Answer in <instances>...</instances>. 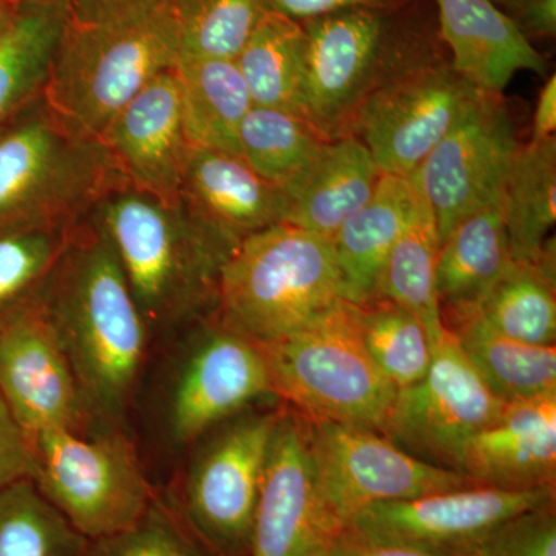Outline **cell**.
<instances>
[{
  "instance_id": "74e56055",
  "label": "cell",
  "mask_w": 556,
  "mask_h": 556,
  "mask_svg": "<svg viewBox=\"0 0 556 556\" xmlns=\"http://www.w3.org/2000/svg\"><path fill=\"white\" fill-rule=\"evenodd\" d=\"M475 556H556L555 501L508 519Z\"/></svg>"
},
{
  "instance_id": "30bf717a",
  "label": "cell",
  "mask_w": 556,
  "mask_h": 556,
  "mask_svg": "<svg viewBox=\"0 0 556 556\" xmlns=\"http://www.w3.org/2000/svg\"><path fill=\"white\" fill-rule=\"evenodd\" d=\"M303 419L318 493L340 530L371 504L475 485L466 475L412 455L378 430Z\"/></svg>"
},
{
  "instance_id": "8992f818",
  "label": "cell",
  "mask_w": 556,
  "mask_h": 556,
  "mask_svg": "<svg viewBox=\"0 0 556 556\" xmlns=\"http://www.w3.org/2000/svg\"><path fill=\"white\" fill-rule=\"evenodd\" d=\"M274 396L308 419L382 430L397 388L369 356L357 305L340 299L288 338L257 345Z\"/></svg>"
},
{
  "instance_id": "83f0119b",
  "label": "cell",
  "mask_w": 556,
  "mask_h": 556,
  "mask_svg": "<svg viewBox=\"0 0 556 556\" xmlns=\"http://www.w3.org/2000/svg\"><path fill=\"white\" fill-rule=\"evenodd\" d=\"M236 62L252 104L305 116L306 35L302 22L268 11Z\"/></svg>"
},
{
  "instance_id": "7402d4cb",
  "label": "cell",
  "mask_w": 556,
  "mask_h": 556,
  "mask_svg": "<svg viewBox=\"0 0 556 556\" xmlns=\"http://www.w3.org/2000/svg\"><path fill=\"white\" fill-rule=\"evenodd\" d=\"M380 177L382 172L356 135L331 139L305 169L281 186L283 223L332 240L371 199Z\"/></svg>"
},
{
  "instance_id": "5bb4252c",
  "label": "cell",
  "mask_w": 556,
  "mask_h": 556,
  "mask_svg": "<svg viewBox=\"0 0 556 556\" xmlns=\"http://www.w3.org/2000/svg\"><path fill=\"white\" fill-rule=\"evenodd\" d=\"M519 149L500 94H482L466 118L431 150L413 175L444 240L460 219L503 204Z\"/></svg>"
},
{
  "instance_id": "d6a6232c",
  "label": "cell",
  "mask_w": 556,
  "mask_h": 556,
  "mask_svg": "<svg viewBox=\"0 0 556 556\" xmlns=\"http://www.w3.org/2000/svg\"><path fill=\"white\" fill-rule=\"evenodd\" d=\"M87 544L33 479L0 490V556H83Z\"/></svg>"
},
{
  "instance_id": "8fae6325",
  "label": "cell",
  "mask_w": 556,
  "mask_h": 556,
  "mask_svg": "<svg viewBox=\"0 0 556 556\" xmlns=\"http://www.w3.org/2000/svg\"><path fill=\"white\" fill-rule=\"evenodd\" d=\"M506 404L486 386L447 328L433 343L426 376L397 390L380 433L420 459L456 470L468 439Z\"/></svg>"
},
{
  "instance_id": "6da1fadb",
  "label": "cell",
  "mask_w": 556,
  "mask_h": 556,
  "mask_svg": "<svg viewBox=\"0 0 556 556\" xmlns=\"http://www.w3.org/2000/svg\"><path fill=\"white\" fill-rule=\"evenodd\" d=\"M39 303L94 424L130 431L153 340L91 214L73 230Z\"/></svg>"
},
{
  "instance_id": "60d3db41",
  "label": "cell",
  "mask_w": 556,
  "mask_h": 556,
  "mask_svg": "<svg viewBox=\"0 0 556 556\" xmlns=\"http://www.w3.org/2000/svg\"><path fill=\"white\" fill-rule=\"evenodd\" d=\"M324 556H456L431 554L401 544L382 543V541L368 540L357 535L351 530H343L329 544Z\"/></svg>"
},
{
  "instance_id": "ee69618b",
  "label": "cell",
  "mask_w": 556,
  "mask_h": 556,
  "mask_svg": "<svg viewBox=\"0 0 556 556\" xmlns=\"http://www.w3.org/2000/svg\"><path fill=\"white\" fill-rule=\"evenodd\" d=\"M159 2H164V0H70V5H72L73 20L89 21L113 13V11Z\"/></svg>"
},
{
  "instance_id": "52a82bcc",
  "label": "cell",
  "mask_w": 556,
  "mask_h": 556,
  "mask_svg": "<svg viewBox=\"0 0 556 556\" xmlns=\"http://www.w3.org/2000/svg\"><path fill=\"white\" fill-rule=\"evenodd\" d=\"M283 408L268 402L252 405L185 453V468L167 495L215 556H249L270 442Z\"/></svg>"
},
{
  "instance_id": "2e32d148",
  "label": "cell",
  "mask_w": 556,
  "mask_h": 556,
  "mask_svg": "<svg viewBox=\"0 0 556 556\" xmlns=\"http://www.w3.org/2000/svg\"><path fill=\"white\" fill-rule=\"evenodd\" d=\"M340 532L318 493L305 419L285 407L270 442L249 556H324Z\"/></svg>"
},
{
  "instance_id": "9a60e30c",
  "label": "cell",
  "mask_w": 556,
  "mask_h": 556,
  "mask_svg": "<svg viewBox=\"0 0 556 556\" xmlns=\"http://www.w3.org/2000/svg\"><path fill=\"white\" fill-rule=\"evenodd\" d=\"M0 394L30 442L47 430H100L39 298L0 327Z\"/></svg>"
},
{
  "instance_id": "1f68e13d",
  "label": "cell",
  "mask_w": 556,
  "mask_h": 556,
  "mask_svg": "<svg viewBox=\"0 0 556 556\" xmlns=\"http://www.w3.org/2000/svg\"><path fill=\"white\" fill-rule=\"evenodd\" d=\"M328 141L331 138L305 116L258 105H252L239 130L241 159L280 188L305 169Z\"/></svg>"
},
{
  "instance_id": "8d00e7d4",
  "label": "cell",
  "mask_w": 556,
  "mask_h": 556,
  "mask_svg": "<svg viewBox=\"0 0 556 556\" xmlns=\"http://www.w3.org/2000/svg\"><path fill=\"white\" fill-rule=\"evenodd\" d=\"M83 556H215L186 525L167 492L123 532L89 541Z\"/></svg>"
},
{
  "instance_id": "bcb514c9",
  "label": "cell",
  "mask_w": 556,
  "mask_h": 556,
  "mask_svg": "<svg viewBox=\"0 0 556 556\" xmlns=\"http://www.w3.org/2000/svg\"><path fill=\"white\" fill-rule=\"evenodd\" d=\"M16 2H22V0H16Z\"/></svg>"
},
{
  "instance_id": "e575fe53",
  "label": "cell",
  "mask_w": 556,
  "mask_h": 556,
  "mask_svg": "<svg viewBox=\"0 0 556 556\" xmlns=\"http://www.w3.org/2000/svg\"><path fill=\"white\" fill-rule=\"evenodd\" d=\"M179 56L233 60L260 20L265 0H169Z\"/></svg>"
},
{
  "instance_id": "4fadbf2b",
  "label": "cell",
  "mask_w": 556,
  "mask_h": 556,
  "mask_svg": "<svg viewBox=\"0 0 556 556\" xmlns=\"http://www.w3.org/2000/svg\"><path fill=\"white\" fill-rule=\"evenodd\" d=\"M555 501V490L468 485L362 508L346 529L368 540L431 554L475 556L489 536L519 514Z\"/></svg>"
},
{
  "instance_id": "d6986e66",
  "label": "cell",
  "mask_w": 556,
  "mask_h": 556,
  "mask_svg": "<svg viewBox=\"0 0 556 556\" xmlns=\"http://www.w3.org/2000/svg\"><path fill=\"white\" fill-rule=\"evenodd\" d=\"M456 471L475 485L555 490L556 393L507 402L460 450Z\"/></svg>"
},
{
  "instance_id": "ffe728a7",
  "label": "cell",
  "mask_w": 556,
  "mask_h": 556,
  "mask_svg": "<svg viewBox=\"0 0 556 556\" xmlns=\"http://www.w3.org/2000/svg\"><path fill=\"white\" fill-rule=\"evenodd\" d=\"M181 201L233 243L285 219L280 186L263 178L241 156L222 150L190 146Z\"/></svg>"
},
{
  "instance_id": "7a4b0ae2",
  "label": "cell",
  "mask_w": 556,
  "mask_h": 556,
  "mask_svg": "<svg viewBox=\"0 0 556 556\" xmlns=\"http://www.w3.org/2000/svg\"><path fill=\"white\" fill-rule=\"evenodd\" d=\"M91 217L118 257L152 340L214 314L223 265L239 243L181 200L169 203L129 185L109 192Z\"/></svg>"
},
{
  "instance_id": "277c9868",
  "label": "cell",
  "mask_w": 556,
  "mask_h": 556,
  "mask_svg": "<svg viewBox=\"0 0 556 556\" xmlns=\"http://www.w3.org/2000/svg\"><path fill=\"white\" fill-rule=\"evenodd\" d=\"M179 58L169 0L70 21L46 100L73 129L101 139L121 110Z\"/></svg>"
},
{
  "instance_id": "f35d334b",
  "label": "cell",
  "mask_w": 556,
  "mask_h": 556,
  "mask_svg": "<svg viewBox=\"0 0 556 556\" xmlns=\"http://www.w3.org/2000/svg\"><path fill=\"white\" fill-rule=\"evenodd\" d=\"M35 477L30 441L0 394V490Z\"/></svg>"
},
{
  "instance_id": "f546056e",
  "label": "cell",
  "mask_w": 556,
  "mask_h": 556,
  "mask_svg": "<svg viewBox=\"0 0 556 556\" xmlns=\"http://www.w3.org/2000/svg\"><path fill=\"white\" fill-rule=\"evenodd\" d=\"M508 243L515 260H536L556 222V138L519 146L503 200Z\"/></svg>"
},
{
  "instance_id": "d590c367",
  "label": "cell",
  "mask_w": 556,
  "mask_h": 556,
  "mask_svg": "<svg viewBox=\"0 0 556 556\" xmlns=\"http://www.w3.org/2000/svg\"><path fill=\"white\" fill-rule=\"evenodd\" d=\"M76 226L0 236V327L39 298Z\"/></svg>"
},
{
  "instance_id": "9c48e42d",
  "label": "cell",
  "mask_w": 556,
  "mask_h": 556,
  "mask_svg": "<svg viewBox=\"0 0 556 556\" xmlns=\"http://www.w3.org/2000/svg\"><path fill=\"white\" fill-rule=\"evenodd\" d=\"M30 444L40 495L87 541L129 529L159 495L130 431L47 430Z\"/></svg>"
},
{
  "instance_id": "e0dca14e",
  "label": "cell",
  "mask_w": 556,
  "mask_h": 556,
  "mask_svg": "<svg viewBox=\"0 0 556 556\" xmlns=\"http://www.w3.org/2000/svg\"><path fill=\"white\" fill-rule=\"evenodd\" d=\"M302 25L306 119L328 138L343 137L368 98L386 46V20L380 10L354 9Z\"/></svg>"
},
{
  "instance_id": "7c38bea8",
  "label": "cell",
  "mask_w": 556,
  "mask_h": 556,
  "mask_svg": "<svg viewBox=\"0 0 556 556\" xmlns=\"http://www.w3.org/2000/svg\"><path fill=\"white\" fill-rule=\"evenodd\" d=\"M485 91L452 67H422L371 91L354 118L382 174L409 178Z\"/></svg>"
},
{
  "instance_id": "3957f363",
  "label": "cell",
  "mask_w": 556,
  "mask_h": 556,
  "mask_svg": "<svg viewBox=\"0 0 556 556\" xmlns=\"http://www.w3.org/2000/svg\"><path fill=\"white\" fill-rule=\"evenodd\" d=\"M124 185L104 142L73 129L43 93L0 124V236L73 228Z\"/></svg>"
},
{
  "instance_id": "ba28073f",
  "label": "cell",
  "mask_w": 556,
  "mask_h": 556,
  "mask_svg": "<svg viewBox=\"0 0 556 556\" xmlns=\"http://www.w3.org/2000/svg\"><path fill=\"white\" fill-rule=\"evenodd\" d=\"M175 334L153 409L163 447L185 455L223 420L276 396L260 348L212 314Z\"/></svg>"
},
{
  "instance_id": "44dd1931",
  "label": "cell",
  "mask_w": 556,
  "mask_h": 556,
  "mask_svg": "<svg viewBox=\"0 0 556 556\" xmlns=\"http://www.w3.org/2000/svg\"><path fill=\"white\" fill-rule=\"evenodd\" d=\"M437 2L441 36L453 53L452 68L479 90L501 97L522 70L546 75V60L493 0Z\"/></svg>"
},
{
  "instance_id": "603a6c76",
  "label": "cell",
  "mask_w": 556,
  "mask_h": 556,
  "mask_svg": "<svg viewBox=\"0 0 556 556\" xmlns=\"http://www.w3.org/2000/svg\"><path fill=\"white\" fill-rule=\"evenodd\" d=\"M422 199L415 178L382 174L371 199L343 223L331 240L343 300L361 306L378 298L380 270L388 252Z\"/></svg>"
},
{
  "instance_id": "4316f807",
  "label": "cell",
  "mask_w": 556,
  "mask_h": 556,
  "mask_svg": "<svg viewBox=\"0 0 556 556\" xmlns=\"http://www.w3.org/2000/svg\"><path fill=\"white\" fill-rule=\"evenodd\" d=\"M447 328L486 386L504 402L556 393L555 345L508 338L475 314L455 318Z\"/></svg>"
},
{
  "instance_id": "484cf974",
  "label": "cell",
  "mask_w": 556,
  "mask_h": 556,
  "mask_svg": "<svg viewBox=\"0 0 556 556\" xmlns=\"http://www.w3.org/2000/svg\"><path fill=\"white\" fill-rule=\"evenodd\" d=\"M175 72L189 144L240 156L241 121L254 104L237 62L179 56Z\"/></svg>"
},
{
  "instance_id": "4dcf8cb0",
  "label": "cell",
  "mask_w": 556,
  "mask_h": 556,
  "mask_svg": "<svg viewBox=\"0 0 556 556\" xmlns=\"http://www.w3.org/2000/svg\"><path fill=\"white\" fill-rule=\"evenodd\" d=\"M439 248L437 222L422 199L412 222L388 252L378 283V298L391 300L419 318L433 343L447 329L437 289Z\"/></svg>"
},
{
  "instance_id": "f6af8a7d",
  "label": "cell",
  "mask_w": 556,
  "mask_h": 556,
  "mask_svg": "<svg viewBox=\"0 0 556 556\" xmlns=\"http://www.w3.org/2000/svg\"><path fill=\"white\" fill-rule=\"evenodd\" d=\"M20 2L16 0H0V35L9 27Z\"/></svg>"
},
{
  "instance_id": "f1b7e54d",
  "label": "cell",
  "mask_w": 556,
  "mask_h": 556,
  "mask_svg": "<svg viewBox=\"0 0 556 556\" xmlns=\"http://www.w3.org/2000/svg\"><path fill=\"white\" fill-rule=\"evenodd\" d=\"M471 314L508 338L532 345H555L554 243L551 247L548 241L540 258H514Z\"/></svg>"
},
{
  "instance_id": "7bdbcfd3",
  "label": "cell",
  "mask_w": 556,
  "mask_h": 556,
  "mask_svg": "<svg viewBox=\"0 0 556 556\" xmlns=\"http://www.w3.org/2000/svg\"><path fill=\"white\" fill-rule=\"evenodd\" d=\"M556 130V76L547 79L546 86L538 97L535 115H533V141L555 137Z\"/></svg>"
},
{
  "instance_id": "b9f144b4",
  "label": "cell",
  "mask_w": 556,
  "mask_h": 556,
  "mask_svg": "<svg viewBox=\"0 0 556 556\" xmlns=\"http://www.w3.org/2000/svg\"><path fill=\"white\" fill-rule=\"evenodd\" d=\"M519 30L532 35L555 36L556 0H515ZM526 35V33H525Z\"/></svg>"
},
{
  "instance_id": "cb8c5ba5",
  "label": "cell",
  "mask_w": 556,
  "mask_h": 556,
  "mask_svg": "<svg viewBox=\"0 0 556 556\" xmlns=\"http://www.w3.org/2000/svg\"><path fill=\"white\" fill-rule=\"evenodd\" d=\"M511 262L503 204L460 219L439 248L437 289L442 314L455 320L473 313Z\"/></svg>"
},
{
  "instance_id": "ac0fdd59",
  "label": "cell",
  "mask_w": 556,
  "mask_h": 556,
  "mask_svg": "<svg viewBox=\"0 0 556 556\" xmlns=\"http://www.w3.org/2000/svg\"><path fill=\"white\" fill-rule=\"evenodd\" d=\"M101 141L130 188L169 203L181 200L190 144L175 68L121 110Z\"/></svg>"
},
{
  "instance_id": "5b68a950",
  "label": "cell",
  "mask_w": 556,
  "mask_h": 556,
  "mask_svg": "<svg viewBox=\"0 0 556 556\" xmlns=\"http://www.w3.org/2000/svg\"><path fill=\"white\" fill-rule=\"evenodd\" d=\"M342 299L332 241L288 223L244 237L219 276L214 316L255 345L288 338Z\"/></svg>"
},
{
  "instance_id": "d4e9b609",
  "label": "cell",
  "mask_w": 556,
  "mask_h": 556,
  "mask_svg": "<svg viewBox=\"0 0 556 556\" xmlns=\"http://www.w3.org/2000/svg\"><path fill=\"white\" fill-rule=\"evenodd\" d=\"M70 21V0L20 2L0 35V124L46 91Z\"/></svg>"
},
{
  "instance_id": "ab89813d",
  "label": "cell",
  "mask_w": 556,
  "mask_h": 556,
  "mask_svg": "<svg viewBox=\"0 0 556 556\" xmlns=\"http://www.w3.org/2000/svg\"><path fill=\"white\" fill-rule=\"evenodd\" d=\"M265 3L270 13L305 22L345 10H382L388 5V0H265Z\"/></svg>"
},
{
  "instance_id": "836d02e7",
  "label": "cell",
  "mask_w": 556,
  "mask_h": 556,
  "mask_svg": "<svg viewBox=\"0 0 556 556\" xmlns=\"http://www.w3.org/2000/svg\"><path fill=\"white\" fill-rule=\"evenodd\" d=\"M357 308L362 340L380 371L397 390L422 379L433 357V340L422 321L383 298Z\"/></svg>"
}]
</instances>
